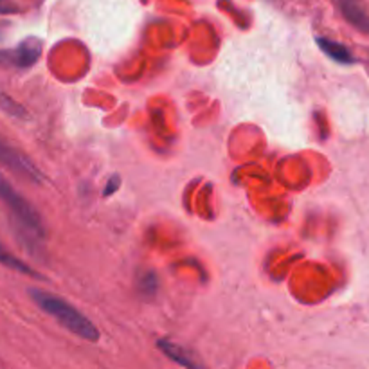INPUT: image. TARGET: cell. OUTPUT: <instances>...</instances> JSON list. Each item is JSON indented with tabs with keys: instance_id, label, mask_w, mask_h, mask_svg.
Instances as JSON below:
<instances>
[{
	"instance_id": "1",
	"label": "cell",
	"mask_w": 369,
	"mask_h": 369,
	"mask_svg": "<svg viewBox=\"0 0 369 369\" xmlns=\"http://www.w3.org/2000/svg\"><path fill=\"white\" fill-rule=\"evenodd\" d=\"M29 295H31V299L34 301V304H37L40 310H44V312L53 317V319H56L58 323L62 324L65 330H69L70 333L82 337V339H85V341L89 342L99 341L101 333L96 328L94 323H92L89 317L83 316L79 310H76L72 304L67 303L65 299H62L60 295L40 290V288H31Z\"/></svg>"
},
{
	"instance_id": "2",
	"label": "cell",
	"mask_w": 369,
	"mask_h": 369,
	"mask_svg": "<svg viewBox=\"0 0 369 369\" xmlns=\"http://www.w3.org/2000/svg\"><path fill=\"white\" fill-rule=\"evenodd\" d=\"M0 200L8 205L25 238H33L34 242H38V238H44V224L40 214L2 175H0Z\"/></svg>"
},
{
	"instance_id": "3",
	"label": "cell",
	"mask_w": 369,
	"mask_h": 369,
	"mask_svg": "<svg viewBox=\"0 0 369 369\" xmlns=\"http://www.w3.org/2000/svg\"><path fill=\"white\" fill-rule=\"evenodd\" d=\"M0 164L8 166L9 169H13V171L22 176H27L33 182L44 181V175L40 173V169L24 153L18 152L17 148L9 146L4 141H0Z\"/></svg>"
},
{
	"instance_id": "5",
	"label": "cell",
	"mask_w": 369,
	"mask_h": 369,
	"mask_svg": "<svg viewBox=\"0 0 369 369\" xmlns=\"http://www.w3.org/2000/svg\"><path fill=\"white\" fill-rule=\"evenodd\" d=\"M342 17L362 33L369 34V13L365 11L362 0H337Z\"/></svg>"
},
{
	"instance_id": "7",
	"label": "cell",
	"mask_w": 369,
	"mask_h": 369,
	"mask_svg": "<svg viewBox=\"0 0 369 369\" xmlns=\"http://www.w3.org/2000/svg\"><path fill=\"white\" fill-rule=\"evenodd\" d=\"M157 348L164 353L169 361L175 362V364L184 365V368H198V365H200L197 361L191 358V355H189L182 346L175 344V342L169 341V339H160V341L157 342Z\"/></svg>"
},
{
	"instance_id": "6",
	"label": "cell",
	"mask_w": 369,
	"mask_h": 369,
	"mask_svg": "<svg viewBox=\"0 0 369 369\" xmlns=\"http://www.w3.org/2000/svg\"><path fill=\"white\" fill-rule=\"evenodd\" d=\"M316 41L319 49L335 63H341V65H353L355 63V58H353L349 47H346L341 41H335L326 37H317Z\"/></svg>"
},
{
	"instance_id": "8",
	"label": "cell",
	"mask_w": 369,
	"mask_h": 369,
	"mask_svg": "<svg viewBox=\"0 0 369 369\" xmlns=\"http://www.w3.org/2000/svg\"><path fill=\"white\" fill-rule=\"evenodd\" d=\"M0 265H4V267L11 268V271L20 272V274L31 276V278H34V279H41V276L38 274L37 271H33V268L29 267L27 263L22 261V259H18L17 256L11 254V252H9V250L2 245H0Z\"/></svg>"
},
{
	"instance_id": "4",
	"label": "cell",
	"mask_w": 369,
	"mask_h": 369,
	"mask_svg": "<svg viewBox=\"0 0 369 369\" xmlns=\"http://www.w3.org/2000/svg\"><path fill=\"white\" fill-rule=\"evenodd\" d=\"M9 53V65H15L18 69H29L40 60L41 56V41L37 37H29L20 41L17 47Z\"/></svg>"
},
{
	"instance_id": "12",
	"label": "cell",
	"mask_w": 369,
	"mask_h": 369,
	"mask_svg": "<svg viewBox=\"0 0 369 369\" xmlns=\"http://www.w3.org/2000/svg\"><path fill=\"white\" fill-rule=\"evenodd\" d=\"M18 8L13 4V0H0V15H9V13H17Z\"/></svg>"
},
{
	"instance_id": "9",
	"label": "cell",
	"mask_w": 369,
	"mask_h": 369,
	"mask_svg": "<svg viewBox=\"0 0 369 369\" xmlns=\"http://www.w3.org/2000/svg\"><path fill=\"white\" fill-rule=\"evenodd\" d=\"M137 287L144 297H155L157 290H159V278L153 271H143L137 279Z\"/></svg>"
},
{
	"instance_id": "11",
	"label": "cell",
	"mask_w": 369,
	"mask_h": 369,
	"mask_svg": "<svg viewBox=\"0 0 369 369\" xmlns=\"http://www.w3.org/2000/svg\"><path fill=\"white\" fill-rule=\"evenodd\" d=\"M121 186V176L119 175H112L110 179H108L107 186H105V189H103V197H112V195L119 189Z\"/></svg>"
},
{
	"instance_id": "10",
	"label": "cell",
	"mask_w": 369,
	"mask_h": 369,
	"mask_svg": "<svg viewBox=\"0 0 369 369\" xmlns=\"http://www.w3.org/2000/svg\"><path fill=\"white\" fill-rule=\"evenodd\" d=\"M0 108H2L6 114L13 115V117H20V119L27 117V112H25V108L22 107V105H18L15 99H11L6 94H0Z\"/></svg>"
}]
</instances>
